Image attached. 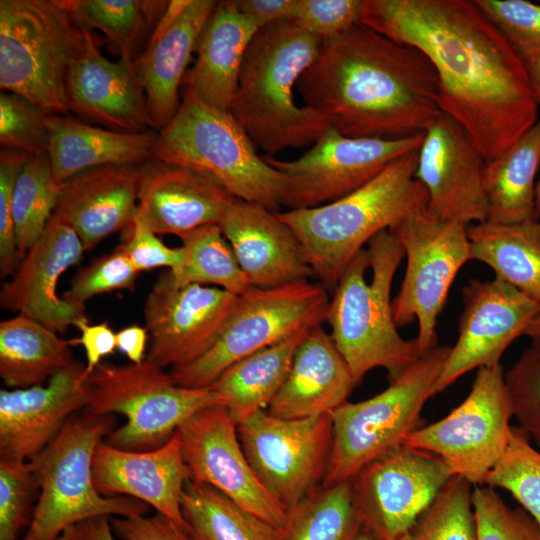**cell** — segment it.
Segmentation results:
<instances>
[{
  "label": "cell",
  "instance_id": "cell-1",
  "mask_svg": "<svg viewBox=\"0 0 540 540\" xmlns=\"http://www.w3.org/2000/svg\"><path fill=\"white\" fill-rule=\"evenodd\" d=\"M360 23L428 57L441 111L486 162L537 123L540 102L525 60L474 0H362Z\"/></svg>",
  "mask_w": 540,
  "mask_h": 540
},
{
  "label": "cell",
  "instance_id": "cell-2",
  "mask_svg": "<svg viewBox=\"0 0 540 540\" xmlns=\"http://www.w3.org/2000/svg\"><path fill=\"white\" fill-rule=\"evenodd\" d=\"M296 90L330 128L352 138L411 137L442 113L428 57L361 23L323 40Z\"/></svg>",
  "mask_w": 540,
  "mask_h": 540
},
{
  "label": "cell",
  "instance_id": "cell-3",
  "mask_svg": "<svg viewBox=\"0 0 540 540\" xmlns=\"http://www.w3.org/2000/svg\"><path fill=\"white\" fill-rule=\"evenodd\" d=\"M322 42L286 19L260 28L249 44L230 112L266 156L310 147L330 128L323 114L297 104L294 95Z\"/></svg>",
  "mask_w": 540,
  "mask_h": 540
},
{
  "label": "cell",
  "instance_id": "cell-4",
  "mask_svg": "<svg viewBox=\"0 0 540 540\" xmlns=\"http://www.w3.org/2000/svg\"><path fill=\"white\" fill-rule=\"evenodd\" d=\"M367 245L345 268L326 318L355 386L378 367L392 382L422 356L415 339L401 337L393 318L391 288L404 249L389 229Z\"/></svg>",
  "mask_w": 540,
  "mask_h": 540
},
{
  "label": "cell",
  "instance_id": "cell-5",
  "mask_svg": "<svg viewBox=\"0 0 540 540\" xmlns=\"http://www.w3.org/2000/svg\"><path fill=\"white\" fill-rule=\"evenodd\" d=\"M418 150L408 153L371 181L330 203L277 212L300 241L321 285L334 290L350 261L383 230L428 204L415 178Z\"/></svg>",
  "mask_w": 540,
  "mask_h": 540
},
{
  "label": "cell",
  "instance_id": "cell-6",
  "mask_svg": "<svg viewBox=\"0 0 540 540\" xmlns=\"http://www.w3.org/2000/svg\"><path fill=\"white\" fill-rule=\"evenodd\" d=\"M91 36L73 0H1V91L67 115V75Z\"/></svg>",
  "mask_w": 540,
  "mask_h": 540
},
{
  "label": "cell",
  "instance_id": "cell-7",
  "mask_svg": "<svg viewBox=\"0 0 540 540\" xmlns=\"http://www.w3.org/2000/svg\"><path fill=\"white\" fill-rule=\"evenodd\" d=\"M152 158L190 168L233 197L273 212L285 204L286 175L257 153L230 111L205 104L188 88L175 116L157 132Z\"/></svg>",
  "mask_w": 540,
  "mask_h": 540
},
{
  "label": "cell",
  "instance_id": "cell-8",
  "mask_svg": "<svg viewBox=\"0 0 540 540\" xmlns=\"http://www.w3.org/2000/svg\"><path fill=\"white\" fill-rule=\"evenodd\" d=\"M114 425L113 415L75 414L30 460L39 494L22 540H58L69 527L94 517L146 515V503L127 496H104L95 487L94 453Z\"/></svg>",
  "mask_w": 540,
  "mask_h": 540
},
{
  "label": "cell",
  "instance_id": "cell-9",
  "mask_svg": "<svg viewBox=\"0 0 540 540\" xmlns=\"http://www.w3.org/2000/svg\"><path fill=\"white\" fill-rule=\"evenodd\" d=\"M450 346L437 345L379 394L331 412L333 440L322 486L350 481L370 463L404 446L420 428Z\"/></svg>",
  "mask_w": 540,
  "mask_h": 540
},
{
  "label": "cell",
  "instance_id": "cell-10",
  "mask_svg": "<svg viewBox=\"0 0 540 540\" xmlns=\"http://www.w3.org/2000/svg\"><path fill=\"white\" fill-rule=\"evenodd\" d=\"M88 381L90 399L85 411L126 418L106 440L123 450L159 448L195 413L220 404L210 388L180 386L170 373L146 358L139 364L100 363Z\"/></svg>",
  "mask_w": 540,
  "mask_h": 540
},
{
  "label": "cell",
  "instance_id": "cell-11",
  "mask_svg": "<svg viewBox=\"0 0 540 540\" xmlns=\"http://www.w3.org/2000/svg\"><path fill=\"white\" fill-rule=\"evenodd\" d=\"M329 298L323 285L299 281L275 288L250 286L215 343L198 359L171 369L176 384L209 388L237 361L326 321Z\"/></svg>",
  "mask_w": 540,
  "mask_h": 540
},
{
  "label": "cell",
  "instance_id": "cell-12",
  "mask_svg": "<svg viewBox=\"0 0 540 540\" xmlns=\"http://www.w3.org/2000/svg\"><path fill=\"white\" fill-rule=\"evenodd\" d=\"M390 231L407 258L401 288L392 300L394 322L402 327L417 320L415 340L423 356L437 346V318L457 273L472 259L468 225L440 218L425 205Z\"/></svg>",
  "mask_w": 540,
  "mask_h": 540
},
{
  "label": "cell",
  "instance_id": "cell-13",
  "mask_svg": "<svg viewBox=\"0 0 540 540\" xmlns=\"http://www.w3.org/2000/svg\"><path fill=\"white\" fill-rule=\"evenodd\" d=\"M501 364L478 369L467 397L444 418L413 431L404 446L430 452L451 476L483 485L503 458L513 417Z\"/></svg>",
  "mask_w": 540,
  "mask_h": 540
},
{
  "label": "cell",
  "instance_id": "cell-14",
  "mask_svg": "<svg viewBox=\"0 0 540 540\" xmlns=\"http://www.w3.org/2000/svg\"><path fill=\"white\" fill-rule=\"evenodd\" d=\"M237 432L256 477L287 512L322 485L333 440L330 414L285 419L265 409L237 424Z\"/></svg>",
  "mask_w": 540,
  "mask_h": 540
},
{
  "label": "cell",
  "instance_id": "cell-15",
  "mask_svg": "<svg viewBox=\"0 0 540 540\" xmlns=\"http://www.w3.org/2000/svg\"><path fill=\"white\" fill-rule=\"evenodd\" d=\"M424 133L402 139L352 138L329 128L295 160L263 156L288 179L284 206L324 205L359 189L398 158L420 148Z\"/></svg>",
  "mask_w": 540,
  "mask_h": 540
},
{
  "label": "cell",
  "instance_id": "cell-16",
  "mask_svg": "<svg viewBox=\"0 0 540 540\" xmlns=\"http://www.w3.org/2000/svg\"><path fill=\"white\" fill-rule=\"evenodd\" d=\"M451 477L441 458L407 446L370 463L350 480L363 527L382 540H398Z\"/></svg>",
  "mask_w": 540,
  "mask_h": 540
},
{
  "label": "cell",
  "instance_id": "cell-17",
  "mask_svg": "<svg viewBox=\"0 0 540 540\" xmlns=\"http://www.w3.org/2000/svg\"><path fill=\"white\" fill-rule=\"evenodd\" d=\"M237 297L217 287L178 285L169 270L160 274L144 306L151 335L146 359L175 369L201 357L220 336Z\"/></svg>",
  "mask_w": 540,
  "mask_h": 540
},
{
  "label": "cell",
  "instance_id": "cell-18",
  "mask_svg": "<svg viewBox=\"0 0 540 540\" xmlns=\"http://www.w3.org/2000/svg\"><path fill=\"white\" fill-rule=\"evenodd\" d=\"M175 434L190 480L214 487L275 526H286L287 510L256 477L241 446L237 423L223 405H211L195 413Z\"/></svg>",
  "mask_w": 540,
  "mask_h": 540
},
{
  "label": "cell",
  "instance_id": "cell-19",
  "mask_svg": "<svg viewBox=\"0 0 540 540\" xmlns=\"http://www.w3.org/2000/svg\"><path fill=\"white\" fill-rule=\"evenodd\" d=\"M459 335L434 387L440 393L467 372L500 364V358L540 311V302L494 278L471 279L463 288Z\"/></svg>",
  "mask_w": 540,
  "mask_h": 540
},
{
  "label": "cell",
  "instance_id": "cell-20",
  "mask_svg": "<svg viewBox=\"0 0 540 540\" xmlns=\"http://www.w3.org/2000/svg\"><path fill=\"white\" fill-rule=\"evenodd\" d=\"M486 160L463 126L441 113L424 131L415 178L428 194L436 216L462 222L487 220Z\"/></svg>",
  "mask_w": 540,
  "mask_h": 540
},
{
  "label": "cell",
  "instance_id": "cell-21",
  "mask_svg": "<svg viewBox=\"0 0 540 540\" xmlns=\"http://www.w3.org/2000/svg\"><path fill=\"white\" fill-rule=\"evenodd\" d=\"M85 252L75 230L53 214L44 232L31 246L11 279L0 292L2 309L36 320L56 333L86 318V305L68 302L58 295L63 273L77 265Z\"/></svg>",
  "mask_w": 540,
  "mask_h": 540
},
{
  "label": "cell",
  "instance_id": "cell-22",
  "mask_svg": "<svg viewBox=\"0 0 540 540\" xmlns=\"http://www.w3.org/2000/svg\"><path fill=\"white\" fill-rule=\"evenodd\" d=\"M85 365L74 361L45 384L0 390V458L30 461L90 399Z\"/></svg>",
  "mask_w": 540,
  "mask_h": 540
},
{
  "label": "cell",
  "instance_id": "cell-23",
  "mask_svg": "<svg viewBox=\"0 0 540 540\" xmlns=\"http://www.w3.org/2000/svg\"><path fill=\"white\" fill-rule=\"evenodd\" d=\"M92 472L102 495L140 500L188 533L181 498L191 474L176 434L148 451L123 450L103 440L95 450Z\"/></svg>",
  "mask_w": 540,
  "mask_h": 540
},
{
  "label": "cell",
  "instance_id": "cell-24",
  "mask_svg": "<svg viewBox=\"0 0 540 540\" xmlns=\"http://www.w3.org/2000/svg\"><path fill=\"white\" fill-rule=\"evenodd\" d=\"M218 225L251 286L275 288L314 276L300 241L277 212L235 198Z\"/></svg>",
  "mask_w": 540,
  "mask_h": 540
},
{
  "label": "cell",
  "instance_id": "cell-25",
  "mask_svg": "<svg viewBox=\"0 0 540 540\" xmlns=\"http://www.w3.org/2000/svg\"><path fill=\"white\" fill-rule=\"evenodd\" d=\"M233 197L208 177L184 166L149 159L141 165L135 218L156 234L181 237L218 224Z\"/></svg>",
  "mask_w": 540,
  "mask_h": 540
},
{
  "label": "cell",
  "instance_id": "cell-26",
  "mask_svg": "<svg viewBox=\"0 0 540 540\" xmlns=\"http://www.w3.org/2000/svg\"><path fill=\"white\" fill-rule=\"evenodd\" d=\"M66 93L69 111L107 129L136 133L152 128L135 61L108 60L93 35L69 69Z\"/></svg>",
  "mask_w": 540,
  "mask_h": 540
},
{
  "label": "cell",
  "instance_id": "cell-27",
  "mask_svg": "<svg viewBox=\"0 0 540 540\" xmlns=\"http://www.w3.org/2000/svg\"><path fill=\"white\" fill-rule=\"evenodd\" d=\"M141 165L97 167L60 184L54 214L75 230L85 252L131 226L138 208Z\"/></svg>",
  "mask_w": 540,
  "mask_h": 540
},
{
  "label": "cell",
  "instance_id": "cell-28",
  "mask_svg": "<svg viewBox=\"0 0 540 540\" xmlns=\"http://www.w3.org/2000/svg\"><path fill=\"white\" fill-rule=\"evenodd\" d=\"M354 387L330 334L314 327L298 346L289 373L266 410L285 419L331 414L347 402Z\"/></svg>",
  "mask_w": 540,
  "mask_h": 540
},
{
  "label": "cell",
  "instance_id": "cell-29",
  "mask_svg": "<svg viewBox=\"0 0 540 540\" xmlns=\"http://www.w3.org/2000/svg\"><path fill=\"white\" fill-rule=\"evenodd\" d=\"M262 26L235 0L218 1L199 37L197 58L183 83L202 102L230 111L250 42Z\"/></svg>",
  "mask_w": 540,
  "mask_h": 540
},
{
  "label": "cell",
  "instance_id": "cell-30",
  "mask_svg": "<svg viewBox=\"0 0 540 540\" xmlns=\"http://www.w3.org/2000/svg\"><path fill=\"white\" fill-rule=\"evenodd\" d=\"M217 2L192 0L161 37L147 42L145 51L135 60L151 126L157 131L172 120L180 107V84Z\"/></svg>",
  "mask_w": 540,
  "mask_h": 540
},
{
  "label": "cell",
  "instance_id": "cell-31",
  "mask_svg": "<svg viewBox=\"0 0 540 540\" xmlns=\"http://www.w3.org/2000/svg\"><path fill=\"white\" fill-rule=\"evenodd\" d=\"M46 126L47 154L59 184L97 167L143 164L152 158L157 136L96 127L60 114H47Z\"/></svg>",
  "mask_w": 540,
  "mask_h": 540
},
{
  "label": "cell",
  "instance_id": "cell-32",
  "mask_svg": "<svg viewBox=\"0 0 540 540\" xmlns=\"http://www.w3.org/2000/svg\"><path fill=\"white\" fill-rule=\"evenodd\" d=\"M310 330L237 361L209 387L237 424L268 408L289 373L298 346Z\"/></svg>",
  "mask_w": 540,
  "mask_h": 540
},
{
  "label": "cell",
  "instance_id": "cell-33",
  "mask_svg": "<svg viewBox=\"0 0 540 540\" xmlns=\"http://www.w3.org/2000/svg\"><path fill=\"white\" fill-rule=\"evenodd\" d=\"M540 171V126L536 123L498 157L486 162L487 220L515 224L536 217V176Z\"/></svg>",
  "mask_w": 540,
  "mask_h": 540
},
{
  "label": "cell",
  "instance_id": "cell-34",
  "mask_svg": "<svg viewBox=\"0 0 540 540\" xmlns=\"http://www.w3.org/2000/svg\"><path fill=\"white\" fill-rule=\"evenodd\" d=\"M73 340L23 314L0 323V377L11 389L45 384L70 366Z\"/></svg>",
  "mask_w": 540,
  "mask_h": 540
},
{
  "label": "cell",
  "instance_id": "cell-35",
  "mask_svg": "<svg viewBox=\"0 0 540 540\" xmlns=\"http://www.w3.org/2000/svg\"><path fill=\"white\" fill-rule=\"evenodd\" d=\"M472 260L540 302V221L515 224L483 221L468 226Z\"/></svg>",
  "mask_w": 540,
  "mask_h": 540
},
{
  "label": "cell",
  "instance_id": "cell-36",
  "mask_svg": "<svg viewBox=\"0 0 540 540\" xmlns=\"http://www.w3.org/2000/svg\"><path fill=\"white\" fill-rule=\"evenodd\" d=\"M192 540H285L275 526L242 508L214 487L189 480L181 498Z\"/></svg>",
  "mask_w": 540,
  "mask_h": 540
},
{
  "label": "cell",
  "instance_id": "cell-37",
  "mask_svg": "<svg viewBox=\"0 0 540 540\" xmlns=\"http://www.w3.org/2000/svg\"><path fill=\"white\" fill-rule=\"evenodd\" d=\"M363 527L351 481L320 486L288 511L285 540H354Z\"/></svg>",
  "mask_w": 540,
  "mask_h": 540
},
{
  "label": "cell",
  "instance_id": "cell-38",
  "mask_svg": "<svg viewBox=\"0 0 540 540\" xmlns=\"http://www.w3.org/2000/svg\"><path fill=\"white\" fill-rule=\"evenodd\" d=\"M179 238L182 263L169 270L176 284L213 285L234 295L251 286L218 224L198 227Z\"/></svg>",
  "mask_w": 540,
  "mask_h": 540
},
{
  "label": "cell",
  "instance_id": "cell-39",
  "mask_svg": "<svg viewBox=\"0 0 540 540\" xmlns=\"http://www.w3.org/2000/svg\"><path fill=\"white\" fill-rule=\"evenodd\" d=\"M60 184L55 180L47 152L30 155L16 180L13 220L21 259L39 239L52 218Z\"/></svg>",
  "mask_w": 540,
  "mask_h": 540
},
{
  "label": "cell",
  "instance_id": "cell-40",
  "mask_svg": "<svg viewBox=\"0 0 540 540\" xmlns=\"http://www.w3.org/2000/svg\"><path fill=\"white\" fill-rule=\"evenodd\" d=\"M75 10L88 27L97 28L118 48L121 58L136 60L143 33L157 24L168 1L73 0Z\"/></svg>",
  "mask_w": 540,
  "mask_h": 540
},
{
  "label": "cell",
  "instance_id": "cell-41",
  "mask_svg": "<svg viewBox=\"0 0 540 540\" xmlns=\"http://www.w3.org/2000/svg\"><path fill=\"white\" fill-rule=\"evenodd\" d=\"M473 485L453 476L415 524L398 540H477Z\"/></svg>",
  "mask_w": 540,
  "mask_h": 540
},
{
  "label": "cell",
  "instance_id": "cell-42",
  "mask_svg": "<svg viewBox=\"0 0 540 540\" xmlns=\"http://www.w3.org/2000/svg\"><path fill=\"white\" fill-rule=\"evenodd\" d=\"M483 485L509 492L540 527V451L519 427H511L508 448Z\"/></svg>",
  "mask_w": 540,
  "mask_h": 540
},
{
  "label": "cell",
  "instance_id": "cell-43",
  "mask_svg": "<svg viewBox=\"0 0 540 540\" xmlns=\"http://www.w3.org/2000/svg\"><path fill=\"white\" fill-rule=\"evenodd\" d=\"M477 540H540V527L523 508H511L496 490L473 486Z\"/></svg>",
  "mask_w": 540,
  "mask_h": 540
},
{
  "label": "cell",
  "instance_id": "cell-44",
  "mask_svg": "<svg viewBox=\"0 0 540 540\" xmlns=\"http://www.w3.org/2000/svg\"><path fill=\"white\" fill-rule=\"evenodd\" d=\"M47 113L26 98L0 93L1 149L33 155L47 152Z\"/></svg>",
  "mask_w": 540,
  "mask_h": 540
},
{
  "label": "cell",
  "instance_id": "cell-45",
  "mask_svg": "<svg viewBox=\"0 0 540 540\" xmlns=\"http://www.w3.org/2000/svg\"><path fill=\"white\" fill-rule=\"evenodd\" d=\"M504 377L512 415L540 451V347L531 344Z\"/></svg>",
  "mask_w": 540,
  "mask_h": 540
},
{
  "label": "cell",
  "instance_id": "cell-46",
  "mask_svg": "<svg viewBox=\"0 0 540 540\" xmlns=\"http://www.w3.org/2000/svg\"><path fill=\"white\" fill-rule=\"evenodd\" d=\"M523 59L540 54V4L527 0H474Z\"/></svg>",
  "mask_w": 540,
  "mask_h": 540
},
{
  "label": "cell",
  "instance_id": "cell-47",
  "mask_svg": "<svg viewBox=\"0 0 540 540\" xmlns=\"http://www.w3.org/2000/svg\"><path fill=\"white\" fill-rule=\"evenodd\" d=\"M36 489L30 461L0 460V540H17L20 530L29 524Z\"/></svg>",
  "mask_w": 540,
  "mask_h": 540
},
{
  "label": "cell",
  "instance_id": "cell-48",
  "mask_svg": "<svg viewBox=\"0 0 540 540\" xmlns=\"http://www.w3.org/2000/svg\"><path fill=\"white\" fill-rule=\"evenodd\" d=\"M125 252L118 246L113 252L95 259L71 280L64 300L85 305L91 297L114 290H133L137 274Z\"/></svg>",
  "mask_w": 540,
  "mask_h": 540
},
{
  "label": "cell",
  "instance_id": "cell-49",
  "mask_svg": "<svg viewBox=\"0 0 540 540\" xmlns=\"http://www.w3.org/2000/svg\"><path fill=\"white\" fill-rule=\"evenodd\" d=\"M30 155L0 150V276H12L21 257L13 220V193L19 173Z\"/></svg>",
  "mask_w": 540,
  "mask_h": 540
},
{
  "label": "cell",
  "instance_id": "cell-50",
  "mask_svg": "<svg viewBox=\"0 0 540 540\" xmlns=\"http://www.w3.org/2000/svg\"><path fill=\"white\" fill-rule=\"evenodd\" d=\"M361 13L362 0H299L293 19L306 32L326 40L360 23Z\"/></svg>",
  "mask_w": 540,
  "mask_h": 540
},
{
  "label": "cell",
  "instance_id": "cell-51",
  "mask_svg": "<svg viewBox=\"0 0 540 540\" xmlns=\"http://www.w3.org/2000/svg\"><path fill=\"white\" fill-rule=\"evenodd\" d=\"M125 242L119 247L125 252L138 272L158 267L177 269L183 259L182 248L166 246L157 234L134 218Z\"/></svg>",
  "mask_w": 540,
  "mask_h": 540
},
{
  "label": "cell",
  "instance_id": "cell-52",
  "mask_svg": "<svg viewBox=\"0 0 540 540\" xmlns=\"http://www.w3.org/2000/svg\"><path fill=\"white\" fill-rule=\"evenodd\" d=\"M111 524L123 540H192L188 533L160 513L116 517L111 519Z\"/></svg>",
  "mask_w": 540,
  "mask_h": 540
},
{
  "label": "cell",
  "instance_id": "cell-53",
  "mask_svg": "<svg viewBox=\"0 0 540 540\" xmlns=\"http://www.w3.org/2000/svg\"><path fill=\"white\" fill-rule=\"evenodd\" d=\"M81 335L72 339L74 345H82L86 355L85 373L89 376L101 363V359L114 353L116 347V333L103 322L89 324L88 318L81 319L76 326Z\"/></svg>",
  "mask_w": 540,
  "mask_h": 540
},
{
  "label": "cell",
  "instance_id": "cell-54",
  "mask_svg": "<svg viewBox=\"0 0 540 540\" xmlns=\"http://www.w3.org/2000/svg\"><path fill=\"white\" fill-rule=\"evenodd\" d=\"M237 8L262 27L295 17L299 0H235Z\"/></svg>",
  "mask_w": 540,
  "mask_h": 540
},
{
  "label": "cell",
  "instance_id": "cell-55",
  "mask_svg": "<svg viewBox=\"0 0 540 540\" xmlns=\"http://www.w3.org/2000/svg\"><path fill=\"white\" fill-rule=\"evenodd\" d=\"M109 517H94L66 529L58 540H115Z\"/></svg>",
  "mask_w": 540,
  "mask_h": 540
},
{
  "label": "cell",
  "instance_id": "cell-56",
  "mask_svg": "<svg viewBox=\"0 0 540 540\" xmlns=\"http://www.w3.org/2000/svg\"><path fill=\"white\" fill-rule=\"evenodd\" d=\"M148 330L146 327L133 324L116 333V347L133 364L142 363L145 360Z\"/></svg>",
  "mask_w": 540,
  "mask_h": 540
},
{
  "label": "cell",
  "instance_id": "cell-57",
  "mask_svg": "<svg viewBox=\"0 0 540 540\" xmlns=\"http://www.w3.org/2000/svg\"><path fill=\"white\" fill-rule=\"evenodd\" d=\"M192 0H171L153 29L148 42L161 37L190 5Z\"/></svg>",
  "mask_w": 540,
  "mask_h": 540
},
{
  "label": "cell",
  "instance_id": "cell-58",
  "mask_svg": "<svg viewBox=\"0 0 540 540\" xmlns=\"http://www.w3.org/2000/svg\"><path fill=\"white\" fill-rule=\"evenodd\" d=\"M530 79L540 102V54L524 59Z\"/></svg>",
  "mask_w": 540,
  "mask_h": 540
},
{
  "label": "cell",
  "instance_id": "cell-59",
  "mask_svg": "<svg viewBox=\"0 0 540 540\" xmlns=\"http://www.w3.org/2000/svg\"><path fill=\"white\" fill-rule=\"evenodd\" d=\"M526 335L531 339L533 345L540 347V311L530 323Z\"/></svg>",
  "mask_w": 540,
  "mask_h": 540
},
{
  "label": "cell",
  "instance_id": "cell-60",
  "mask_svg": "<svg viewBox=\"0 0 540 540\" xmlns=\"http://www.w3.org/2000/svg\"><path fill=\"white\" fill-rule=\"evenodd\" d=\"M354 540H382L377 537L373 532L365 527H362Z\"/></svg>",
  "mask_w": 540,
  "mask_h": 540
},
{
  "label": "cell",
  "instance_id": "cell-61",
  "mask_svg": "<svg viewBox=\"0 0 540 540\" xmlns=\"http://www.w3.org/2000/svg\"><path fill=\"white\" fill-rule=\"evenodd\" d=\"M537 123L540 126V117ZM536 217L540 221V171H539V176H538L537 185H536Z\"/></svg>",
  "mask_w": 540,
  "mask_h": 540
}]
</instances>
